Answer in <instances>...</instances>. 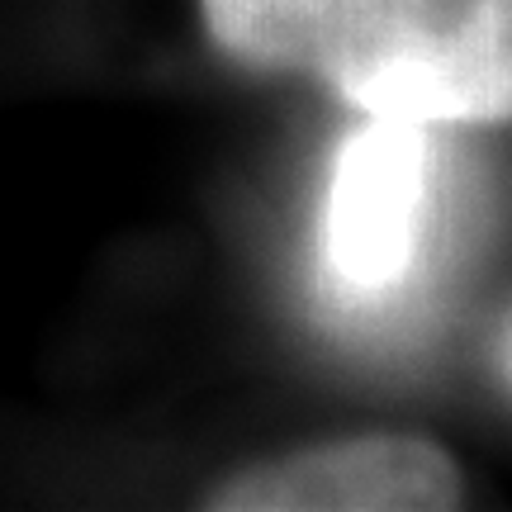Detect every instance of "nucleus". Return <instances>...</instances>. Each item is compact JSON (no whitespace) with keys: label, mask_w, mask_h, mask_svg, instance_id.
I'll return each mask as SVG.
<instances>
[{"label":"nucleus","mask_w":512,"mask_h":512,"mask_svg":"<svg viewBox=\"0 0 512 512\" xmlns=\"http://www.w3.org/2000/svg\"><path fill=\"white\" fill-rule=\"evenodd\" d=\"M494 356H498V375H503V384L512 389V313H508V323L498 328V347H494Z\"/></svg>","instance_id":"obj_4"},{"label":"nucleus","mask_w":512,"mask_h":512,"mask_svg":"<svg viewBox=\"0 0 512 512\" xmlns=\"http://www.w3.org/2000/svg\"><path fill=\"white\" fill-rule=\"evenodd\" d=\"M437 214L432 124L366 114L332 162L323 204V275L342 299H399L422 266Z\"/></svg>","instance_id":"obj_2"},{"label":"nucleus","mask_w":512,"mask_h":512,"mask_svg":"<svg viewBox=\"0 0 512 512\" xmlns=\"http://www.w3.org/2000/svg\"><path fill=\"white\" fill-rule=\"evenodd\" d=\"M247 72L309 76L361 114L512 119V0H200Z\"/></svg>","instance_id":"obj_1"},{"label":"nucleus","mask_w":512,"mask_h":512,"mask_svg":"<svg viewBox=\"0 0 512 512\" xmlns=\"http://www.w3.org/2000/svg\"><path fill=\"white\" fill-rule=\"evenodd\" d=\"M465 503V479L446 446L413 432H361L299 446L219 479L214 512H446Z\"/></svg>","instance_id":"obj_3"}]
</instances>
